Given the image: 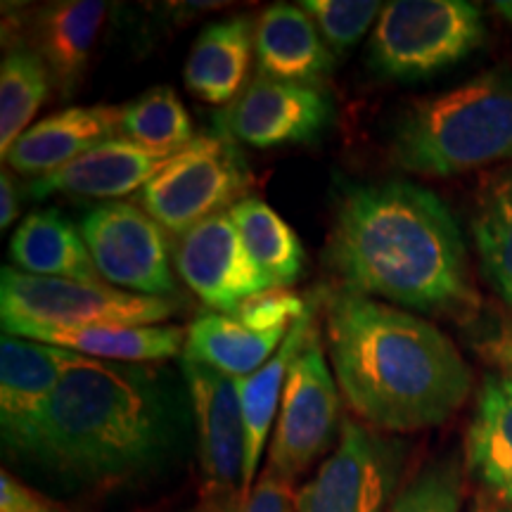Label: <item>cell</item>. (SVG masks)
<instances>
[{
  "label": "cell",
  "instance_id": "cell-1",
  "mask_svg": "<svg viewBox=\"0 0 512 512\" xmlns=\"http://www.w3.org/2000/svg\"><path fill=\"white\" fill-rule=\"evenodd\" d=\"M339 287L432 316L467 318L479 294L451 209L422 185L356 183L339 195L325 245Z\"/></svg>",
  "mask_w": 512,
  "mask_h": 512
},
{
  "label": "cell",
  "instance_id": "cell-2",
  "mask_svg": "<svg viewBox=\"0 0 512 512\" xmlns=\"http://www.w3.org/2000/svg\"><path fill=\"white\" fill-rule=\"evenodd\" d=\"M325 335L339 392L375 430H430L470 396L456 344L415 313L337 287L325 297Z\"/></svg>",
  "mask_w": 512,
  "mask_h": 512
},
{
  "label": "cell",
  "instance_id": "cell-3",
  "mask_svg": "<svg viewBox=\"0 0 512 512\" xmlns=\"http://www.w3.org/2000/svg\"><path fill=\"white\" fill-rule=\"evenodd\" d=\"M176 434L174 406L150 375L81 356L57 384L17 458L81 484L128 482L162 467Z\"/></svg>",
  "mask_w": 512,
  "mask_h": 512
},
{
  "label": "cell",
  "instance_id": "cell-4",
  "mask_svg": "<svg viewBox=\"0 0 512 512\" xmlns=\"http://www.w3.org/2000/svg\"><path fill=\"white\" fill-rule=\"evenodd\" d=\"M389 157L427 178L512 162L510 69H491L453 91L411 102L396 119Z\"/></svg>",
  "mask_w": 512,
  "mask_h": 512
},
{
  "label": "cell",
  "instance_id": "cell-5",
  "mask_svg": "<svg viewBox=\"0 0 512 512\" xmlns=\"http://www.w3.org/2000/svg\"><path fill=\"white\" fill-rule=\"evenodd\" d=\"M484 38L482 10L465 0H392L370 38V67L384 79H427L470 57Z\"/></svg>",
  "mask_w": 512,
  "mask_h": 512
},
{
  "label": "cell",
  "instance_id": "cell-6",
  "mask_svg": "<svg viewBox=\"0 0 512 512\" xmlns=\"http://www.w3.org/2000/svg\"><path fill=\"white\" fill-rule=\"evenodd\" d=\"M249 185L252 174L233 140L204 133L138 192V207L164 230L181 235L238 204Z\"/></svg>",
  "mask_w": 512,
  "mask_h": 512
},
{
  "label": "cell",
  "instance_id": "cell-7",
  "mask_svg": "<svg viewBox=\"0 0 512 512\" xmlns=\"http://www.w3.org/2000/svg\"><path fill=\"white\" fill-rule=\"evenodd\" d=\"M176 309L174 299L133 294L105 283L41 278L10 266L0 273L3 318L62 325H162Z\"/></svg>",
  "mask_w": 512,
  "mask_h": 512
},
{
  "label": "cell",
  "instance_id": "cell-8",
  "mask_svg": "<svg viewBox=\"0 0 512 512\" xmlns=\"http://www.w3.org/2000/svg\"><path fill=\"white\" fill-rule=\"evenodd\" d=\"M406 453L403 441L344 420L335 451L297 494V512H389Z\"/></svg>",
  "mask_w": 512,
  "mask_h": 512
},
{
  "label": "cell",
  "instance_id": "cell-9",
  "mask_svg": "<svg viewBox=\"0 0 512 512\" xmlns=\"http://www.w3.org/2000/svg\"><path fill=\"white\" fill-rule=\"evenodd\" d=\"M79 230L102 283L133 294L174 299V245L143 207L131 202L98 204L83 216Z\"/></svg>",
  "mask_w": 512,
  "mask_h": 512
},
{
  "label": "cell",
  "instance_id": "cell-10",
  "mask_svg": "<svg viewBox=\"0 0 512 512\" xmlns=\"http://www.w3.org/2000/svg\"><path fill=\"white\" fill-rule=\"evenodd\" d=\"M337 389L316 323L287 373L268 456L273 475L292 482L332 446L339 422Z\"/></svg>",
  "mask_w": 512,
  "mask_h": 512
},
{
  "label": "cell",
  "instance_id": "cell-11",
  "mask_svg": "<svg viewBox=\"0 0 512 512\" xmlns=\"http://www.w3.org/2000/svg\"><path fill=\"white\" fill-rule=\"evenodd\" d=\"M183 377L195 413L202 505L214 512H242L245 427L238 382L190 358H183Z\"/></svg>",
  "mask_w": 512,
  "mask_h": 512
},
{
  "label": "cell",
  "instance_id": "cell-12",
  "mask_svg": "<svg viewBox=\"0 0 512 512\" xmlns=\"http://www.w3.org/2000/svg\"><path fill=\"white\" fill-rule=\"evenodd\" d=\"M335 105L325 88L299 86L254 74L245 91L221 112L230 140L256 150L313 143L332 124Z\"/></svg>",
  "mask_w": 512,
  "mask_h": 512
},
{
  "label": "cell",
  "instance_id": "cell-13",
  "mask_svg": "<svg viewBox=\"0 0 512 512\" xmlns=\"http://www.w3.org/2000/svg\"><path fill=\"white\" fill-rule=\"evenodd\" d=\"M171 254L183 283L214 311L233 313L247 299L271 290L228 211L176 235Z\"/></svg>",
  "mask_w": 512,
  "mask_h": 512
},
{
  "label": "cell",
  "instance_id": "cell-14",
  "mask_svg": "<svg viewBox=\"0 0 512 512\" xmlns=\"http://www.w3.org/2000/svg\"><path fill=\"white\" fill-rule=\"evenodd\" d=\"M79 358L74 351L34 339H0V430L12 456H17L57 384Z\"/></svg>",
  "mask_w": 512,
  "mask_h": 512
},
{
  "label": "cell",
  "instance_id": "cell-15",
  "mask_svg": "<svg viewBox=\"0 0 512 512\" xmlns=\"http://www.w3.org/2000/svg\"><path fill=\"white\" fill-rule=\"evenodd\" d=\"M176 155L174 150H155L124 136H114L72 164L31 181L29 195L43 200L53 192H62L72 197L119 200L143 190Z\"/></svg>",
  "mask_w": 512,
  "mask_h": 512
},
{
  "label": "cell",
  "instance_id": "cell-16",
  "mask_svg": "<svg viewBox=\"0 0 512 512\" xmlns=\"http://www.w3.org/2000/svg\"><path fill=\"white\" fill-rule=\"evenodd\" d=\"M3 330L112 363L166 361L181 354L188 335L178 325H62L29 318H3Z\"/></svg>",
  "mask_w": 512,
  "mask_h": 512
},
{
  "label": "cell",
  "instance_id": "cell-17",
  "mask_svg": "<svg viewBox=\"0 0 512 512\" xmlns=\"http://www.w3.org/2000/svg\"><path fill=\"white\" fill-rule=\"evenodd\" d=\"M256 64L266 79L325 88L335 72V53L302 5L275 3L256 22Z\"/></svg>",
  "mask_w": 512,
  "mask_h": 512
},
{
  "label": "cell",
  "instance_id": "cell-18",
  "mask_svg": "<svg viewBox=\"0 0 512 512\" xmlns=\"http://www.w3.org/2000/svg\"><path fill=\"white\" fill-rule=\"evenodd\" d=\"M121 107H67L29 126L5 157L24 176L43 178L119 136Z\"/></svg>",
  "mask_w": 512,
  "mask_h": 512
},
{
  "label": "cell",
  "instance_id": "cell-19",
  "mask_svg": "<svg viewBox=\"0 0 512 512\" xmlns=\"http://www.w3.org/2000/svg\"><path fill=\"white\" fill-rule=\"evenodd\" d=\"M465 467L479 484L512 505V377L489 373L477 392L465 437Z\"/></svg>",
  "mask_w": 512,
  "mask_h": 512
},
{
  "label": "cell",
  "instance_id": "cell-20",
  "mask_svg": "<svg viewBox=\"0 0 512 512\" xmlns=\"http://www.w3.org/2000/svg\"><path fill=\"white\" fill-rule=\"evenodd\" d=\"M254 43L256 27L247 15L204 27L185 60V88L209 105H230L245 91Z\"/></svg>",
  "mask_w": 512,
  "mask_h": 512
},
{
  "label": "cell",
  "instance_id": "cell-21",
  "mask_svg": "<svg viewBox=\"0 0 512 512\" xmlns=\"http://www.w3.org/2000/svg\"><path fill=\"white\" fill-rule=\"evenodd\" d=\"M105 17L107 5L100 0H62L36 12L34 50L48 64L60 98L79 91Z\"/></svg>",
  "mask_w": 512,
  "mask_h": 512
},
{
  "label": "cell",
  "instance_id": "cell-22",
  "mask_svg": "<svg viewBox=\"0 0 512 512\" xmlns=\"http://www.w3.org/2000/svg\"><path fill=\"white\" fill-rule=\"evenodd\" d=\"M316 325V309L304 313L297 323L287 332L285 342L275 351V356L266 363L264 368L256 373L240 377L238 394L242 406V427H245V465H242V501H247L252 494L254 484L259 482L261 456H264L268 432H271L275 413L280 411V401H283V389L287 382L294 358L302 351L306 337Z\"/></svg>",
  "mask_w": 512,
  "mask_h": 512
},
{
  "label": "cell",
  "instance_id": "cell-23",
  "mask_svg": "<svg viewBox=\"0 0 512 512\" xmlns=\"http://www.w3.org/2000/svg\"><path fill=\"white\" fill-rule=\"evenodd\" d=\"M10 256L19 271L29 275L102 283L81 230L57 209L34 211L19 223L10 240Z\"/></svg>",
  "mask_w": 512,
  "mask_h": 512
},
{
  "label": "cell",
  "instance_id": "cell-24",
  "mask_svg": "<svg viewBox=\"0 0 512 512\" xmlns=\"http://www.w3.org/2000/svg\"><path fill=\"white\" fill-rule=\"evenodd\" d=\"M287 332H254L233 313H207L192 320L183 358L221 370L235 380L266 366L285 342Z\"/></svg>",
  "mask_w": 512,
  "mask_h": 512
},
{
  "label": "cell",
  "instance_id": "cell-25",
  "mask_svg": "<svg viewBox=\"0 0 512 512\" xmlns=\"http://www.w3.org/2000/svg\"><path fill=\"white\" fill-rule=\"evenodd\" d=\"M228 216L271 290H285L299 280L306 264L302 242L261 197H242L228 209Z\"/></svg>",
  "mask_w": 512,
  "mask_h": 512
},
{
  "label": "cell",
  "instance_id": "cell-26",
  "mask_svg": "<svg viewBox=\"0 0 512 512\" xmlns=\"http://www.w3.org/2000/svg\"><path fill=\"white\" fill-rule=\"evenodd\" d=\"M472 235L486 280L512 309V166L479 190Z\"/></svg>",
  "mask_w": 512,
  "mask_h": 512
},
{
  "label": "cell",
  "instance_id": "cell-27",
  "mask_svg": "<svg viewBox=\"0 0 512 512\" xmlns=\"http://www.w3.org/2000/svg\"><path fill=\"white\" fill-rule=\"evenodd\" d=\"M50 69L31 46H12L0 64V155L27 131L50 93Z\"/></svg>",
  "mask_w": 512,
  "mask_h": 512
},
{
  "label": "cell",
  "instance_id": "cell-28",
  "mask_svg": "<svg viewBox=\"0 0 512 512\" xmlns=\"http://www.w3.org/2000/svg\"><path fill=\"white\" fill-rule=\"evenodd\" d=\"M119 136L155 150L181 152L192 136V121L174 88L155 86L121 107Z\"/></svg>",
  "mask_w": 512,
  "mask_h": 512
},
{
  "label": "cell",
  "instance_id": "cell-29",
  "mask_svg": "<svg viewBox=\"0 0 512 512\" xmlns=\"http://www.w3.org/2000/svg\"><path fill=\"white\" fill-rule=\"evenodd\" d=\"M463 508V465L448 453L425 465L399 491L389 512H460Z\"/></svg>",
  "mask_w": 512,
  "mask_h": 512
},
{
  "label": "cell",
  "instance_id": "cell-30",
  "mask_svg": "<svg viewBox=\"0 0 512 512\" xmlns=\"http://www.w3.org/2000/svg\"><path fill=\"white\" fill-rule=\"evenodd\" d=\"M299 5L335 55L349 53L382 12L375 0H304Z\"/></svg>",
  "mask_w": 512,
  "mask_h": 512
},
{
  "label": "cell",
  "instance_id": "cell-31",
  "mask_svg": "<svg viewBox=\"0 0 512 512\" xmlns=\"http://www.w3.org/2000/svg\"><path fill=\"white\" fill-rule=\"evenodd\" d=\"M306 311H309V304L297 294L287 290H266L240 304L233 316L254 332H290L292 325Z\"/></svg>",
  "mask_w": 512,
  "mask_h": 512
},
{
  "label": "cell",
  "instance_id": "cell-32",
  "mask_svg": "<svg viewBox=\"0 0 512 512\" xmlns=\"http://www.w3.org/2000/svg\"><path fill=\"white\" fill-rule=\"evenodd\" d=\"M242 512H297V496L290 482L266 470L254 484Z\"/></svg>",
  "mask_w": 512,
  "mask_h": 512
},
{
  "label": "cell",
  "instance_id": "cell-33",
  "mask_svg": "<svg viewBox=\"0 0 512 512\" xmlns=\"http://www.w3.org/2000/svg\"><path fill=\"white\" fill-rule=\"evenodd\" d=\"M0 512H57L8 472L0 475Z\"/></svg>",
  "mask_w": 512,
  "mask_h": 512
},
{
  "label": "cell",
  "instance_id": "cell-34",
  "mask_svg": "<svg viewBox=\"0 0 512 512\" xmlns=\"http://www.w3.org/2000/svg\"><path fill=\"white\" fill-rule=\"evenodd\" d=\"M479 351L486 356V361L494 366L498 373L512 377V325H505L491 337L484 339Z\"/></svg>",
  "mask_w": 512,
  "mask_h": 512
},
{
  "label": "cell",
  "instance_id": "cell-35",
  "mask_svg": "<svg viewBox=\"0 0 512 512\" xmlns=\"http://www.w3.org/2000/svg\"><path fill=\"white\" fill-rule=\"evenodd\" d=\"M19 216L17 185L8 171L0 174V228L8 230Z\"/></svg>",
  "mask_w": 512,
  "mask_h": 512
},
{
  "label": "cell",
  "instance_id": "cell-36",
  "mask_svg": "<svg viewBox=\"0 0 512 512\" xmlns=\"http://www.w3.org/2000/svg\"><path fill=\"white\" fill-rule=\"evenodd\" d=\"M472 512H512V505H505V503H496V505H479Z\"/></svg>",
  "mask_w": 512,
  "mask_h": 512
},
{
  "label": "cell",
  "instance_id": "cell-37",
  "mask_svg": "<svg viewBox=\"0 0 512 512\" xmlns=\"http://www.w3.org/2000/svg\"><path fill=\"white\" fill-rule=\"evenodd\" d=\"M496 10L512 24V3H496Z\"/></svg>",
  "mask_w": 512,
  "mask_h": 512
},
{
  "label": "cell",
  "instance_id": "cell-38",
  "mask_svg": "<svg viewBox=\"0 0 512 512\" xmlns=\"http://www.w3.org/2000/svg\"><path fill=\"white\" fill-rule=\"evenodd\" d=\"M190 512H214V510H209V508H204V505H200V508H197V510H190Z\"/></svg>",
  "mask_w": 512,
  "mask_h": 512
}]
</instances>
